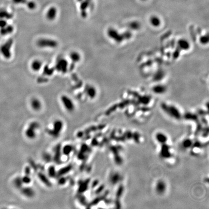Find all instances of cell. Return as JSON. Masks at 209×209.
Wrapping results in <instances>:
<instances>
[{"mask_svg": "<svg viewBox=\"0 0 209 209\" xmlns=\"http://www.w3.org/2000/svg\"><path fill=\"white\" fill-rule=\"evenodd\" d=\"M31 108L34 110H38L41 108L42 104L40 101L36 98H33L31 101Z\"/></svg>", "mask_w": 209, "mask_h": 209, "instance_id": "13", "label": "cell"}, {"mask_svg": "<svg viewBox=\"0 0 209 209\" xmlns=\"http://www.w3.org/2000/svg\"><path fill=\"white\" fill-rule=\"evenodd\" d=\"M85 93L88 97L93 99L97 94V90L93 85H87L85 88Z\"/></svg>", "mask_w": 209, "mask_h": 209, "instance_id": "5", "label": "cell"}, {"mask_svg": "<svg viewBox=\"0 0 209 209\" xmlns=\"http://www.w3.org/2000/svg\"><path fill=\"white\" fill-rule=\"evenodd\" d=\"M155 138L158 143L162 144H166L168 140V138L167 136L161 132L156 134L155 136Z\"/></svg>", "mask_w": 209, "mask_h": 209, "instance_id": "12", "label": "cell"}, {"mask_svg": "<svg viewBox=\"0 0 209 209\" xmlns=\"http://www.w3.org/2000/svg\"><path fill=\"white\" fill-rule=\"evenodd\" d=\"M160 155L164 158H169L171 156L170 147L166 144H162Z\"/></svg>", "mask_w": 209, "mask_h": 209, "instance_id": "10", "label": "cell"}, {"mask_svg": "<svg viewBox=\"0 0 209 209\" xmlns=\"http://www.w3.org/2000/svg\"><path fill=\"white\" fill-rule=\"evenodd\" d=\"M150 22L154 26H158L160 24V20L156 16H153L150 18Z\"/></svg>", "mask_w": 209, "mask_h": 209, "instance_id": "16", "label": "cell"}, {"mask_svg": "<svg viewBox=\"0 0 209 209\" xmlns=\"http://www.w3.org/2000/svg\"><path fill=\"white\" fill-rule=\"evenodd\" d=\"M120 178H121V176L118 173L114 174V175H113V176H112V178H111V181L112 182V183L114 184L117 183L120 180Z\"/></svg>", "mask_w": 209, "mask_h": 209, "instance_id": "19", "label": "cell"}, {"mask_svg": "<svg viewBox=\"0 0 209 209\" xmlns=\"http://www.w3.org/2000/svg\"><path fill=\"white\" fill-rule=\"evenodd\" d=\"M69 59L74 63H77L81 60V55L76 51H72L69 54Z\"/></svg>", "mask_w": 209, "mask_h": 209, "instance_id": "11", "label": "cell"}, {"mask_svg": "<svg viewBox=\"0 0 209 209\" xmlns=\"http://www.w3.org/2000/svg\"><path fill=\"white\" fill-rule=\"evenodd\" d=\"M11 17V15L8 12L5 11H2L0 12V18L3 19H8Z\"/></svg>", "mask_w": 209, "mask_h": 209, "instance_id": "17", "label": "cell"}, {"mask_svg": "<svg viewBox=\"0 0 209 209\" xmlns=\"http://www.w3.org/2000/svg\"><path fill=\"white\" fill-rule=\"evenodd\" d=\"M61 100L63 106L68 110H72L74 108V104L73 102L68 96L63 95L61 96Z\"/></svg>", "mask_w": 209, "mask_h": 209, "instance_id": "4", "label": "cell"}, {"mask_svg": "<svg viewBox=\"0 0 209 209\" xmlns=\"http://www.w3.org/2000/svg\"><path fill=\"white\" fill-rule=\"evenodd\" d=\"M55 69L62 73H66L68 68V61L64 58H61L57 60L55 64Z\"/></svg>", "mask_w": 209, "mask_h": 209, "instance_id": "3", "label": "cell"}, {"mask_svg": "<svg viewBox=\"0 0 209 209\" xmlns=\"http://www.w3.org/2000/svg\"><path fill=\"white\" fill-rule=\"evenodd\" d=\"M57 10L56 8L54 7L50 8L46 12V19L49 21L54 20L57 17Z\"/></svg>", "mask_w": 209, "mask_h": 209, "instance_id": "9", "label": "cell"}, {"mask_svg": "<svg viewBox=\"0 0 209 209\" xmlns=\"http://www.w3.org/2000/svg\"><path fill=\"white\" fill-rule=\"evenodd\" d=\"M36 45L42 48H55L58 46V42L53 39L42 38L36 41Z\"/></svg>", "mask_w": 209, "mask_h": 209, "instance_id": "1", "label": "cell"}, {"mask_svg": "<svg viewBox=\"0 0 209 209\" xmlns=\"http://www.w3.org/2000/svg\"><path fill=\"white\" fill-rule=\"evenodd\" d=\"M107 34L109 38L117 42H120L122 39L119 32L113 28H110L107 31Z\"/></svg>", "mask_w": 209, "mask_h": 209, "instance_id": "6", "label": "cell"}, {"mask_svg": "<svg viewBox=\"0 0 209 209\" xmlns=\"http://www.w3.org/2000/svg\"><path fill=\"white\" fill-rule=\"evenodd\" d=\"M7 25L5 19L0 18V28H2Z\"/></svg>", "mask_w": 209, "mask_h": 209, "instance_id": "21", "label": "cell"}, {"mask_svg": "<svg viewBox=\"0 0 209 209\" xmlns=\"http://www.w3.org/2000/svg\"></svg>", "mask_w": 209, "mask_h": 209, "instance_id": "23", "label": "cell"}, {"mask_svg": "<svg viewBox=\"0 0 209 209\" xmlns=\"http://www.w3.org/2000/svg\"><path fill=\"white\" fill-rule=\"evenodd\" d=\"M16 3H24L25 2L24 0H13Z\"/></svg>", "mask_w": 209, "mask_h": 209, "instance_id": "22", "label": "cell"}, {"mask_svg": "<svg viewBox=\"0 0 209 209\" xmlns=\"http://www.w3.org/2000/svg\"><path fill=\"white\" fill-rule=\"evenodd\" d=\"M169 113L170 114L172 117L175 118L176 119H180L181 118V115L178 110L175 108L170 107L169 109Z\"/></svg>", "mask_w": 209, "mask_h": 209, "instance_id": "15", "label": "cell"}, {"mask_svg": "<svg viewBox=\"0 0 209 209\" xmlns=\"http://www.w3.org/2000/svg\"><path fill=\"white\" fill-rule=\"evenodd\" d=\"M30 66L31 69L34 72H37L42 68L43 62L40 60L35 59L31 62Z\"/></svg>", "mask_w": 209, "mask_h": 209, "instance_id": "7", "label": "cell"}, {"mask_svg": "<svg viewBox=\"0 0 209 209\" xmlns=\"http://www.w3.org/2000/svg\"><path fill=\"white\" fill-rule=\"evenodd\" d=\"M192 145V142L190 139H186L183 142V147L185 149H188Z\"/></svg>", "mask_w": 209, "mask_h": 209, "instance_id": "18", "label": "cell"}, {"mask_svg": "<svg viewBox=\"0 0 209 209\" xmlns=\"http://www.w3.org/2000/svg\"><path fill=\"white\" fill-rule=\"evenodd\" d=\"M167 186L166 183L161 180L157 182L155 186V191L158 194H163L166 190Z\"/></svg>", "mask_w": 209, "mask_h": 209, "instance_id": "8", "label": "cell"}, {"mask_svg": "<svg viewBox=\"0 0 209 209\" xmlns=\"http://www.w3.org/2000/svg\"><path fill=\"white\" fill-rule=\"evenodd\" d=\"M13 43V40L9 39L3 44L0 48L1 54L5 59H9L11 57V49Z\"/></svg>", "mask_w": 209, "mask_h": 209, "instance_id": "2", "label": "cell"}, {"mask_svg": "<svg viewBox=\"0 0 209 209\" xmlns=\"http://www.w3.org/2000/svg\"><path fill=\"white\" fill-rule=\"evenodd\" d=\"M53 70L51 68H49L48 67H46V68L44 69L45 74L48 76L51 75L53 73Z\"/></svg>", "mask_w": 209, "mask_h": 209, "instance_id": "20", "label": "cell"}, {"mask_svg": "<svg viewBox=\"0 0 209 209\" xmlns=\"http://www.w3.org/2000/svg\"><path fill=\"white\" fill-rule=\"evenodd\" d=\"M13 31V27L12 26L7 25L5 27L0 28V33L3 35H6L12 32Z\"/></svg>", "mask_w": 209, "mask_h": 209, "instance_id": "14", "label": "cell"}]
</instances>
